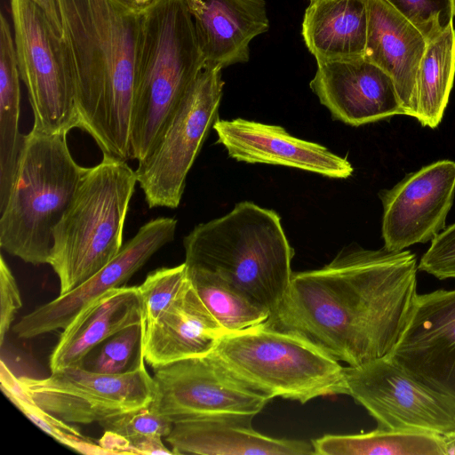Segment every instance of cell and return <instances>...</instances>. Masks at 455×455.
Listing matches in <instances>:
<instances>
[{"instance_id": "3", "label": "cell", "mask_w": 455, "mask_h": 455, "mask_svg": "<svg viewBox=\"0 0 455 455\" xmlns=\"http://www.w3.org/2000/svg\"><path fill=\"white\" fill-rule=\"evenodd\" d=\"M188 267L211 271L271 315L291 279L294 250L273 210L237 203L226 215L196 226L183 239Z\"/></svg>"}, {"instance_id": "15", "label": "cell", "mask_w": 455, "mask_h": 455, "mask_svg": "<svg viewBox=\"0 0 455 455\" xmlns=\"http://www.w3.org/2000/svg\"><path fill=\"white\" fill-rule=\"evenodd\" d=\"M389 357L424 385L455 400V289L418 294Z\"/></svg>"}, {"instance_id": "17", "label": "cell", "mask_w": 455, "mask_h": 455, "mask_svg": "<svg viewBox=\"0 0 455 455\" xmlns=\"http://www.w3.org/2000/svg\"><path fill=\"white\" fill-rule=\"evenodd\" d=\"M218 143L237 161L297 168L333 179H346L351 164L325 147L291 136L284 128L243 118L218 119Z\"/></svg>"}, {"instance_id": "8", "label": "cell", "mask_w": 455, "mask_h": 455, "mask_svg": "<svg viewBox=\"0 0 455 455\" xmlns=\"http://www.w3.org/2000/svg\"><path fill=\"white\" fill-rule=\"evenodd\" d=\"M222 69L204 65L151 152L139 162L135 173L149 208L180 205L188 172L219 119Z\"/></svg>"}, {"instance_id": "7", "label": "cell", "mask_w": 455, "mask_h": 455, "mask_svg": "<svg viewBox=\"0 0 455 455\" xmlns=\"http://www.w3.org/2000/svg\"><path fill=\"white\" fill-rule=\"evenodd\" d=\"M213 352L238 377L300 403L347 395L345 367L306 338L267 323L224 334Z\"/></svg>"}, {"instance_id": "5", "label": "cell", "mask_w": 455, "mask_h": 455, "mask_svg": "<svg viewBox=\"0 0 455 455\" xmlns=\"http://www.w3.org/2000/svg\"><path fill=\"white\" fill-rule=\"evenodd\" d=\"M66 134H25L8 201L0 212V246L32 265L48 264L53 230L89 170L73 158Z\"/></svg>"}, {"instance_id": "32", "label": "cell", "mask_w": 455, "mask_h": 455, "mask_svg": "<svg viewBox=\"0 0 455 455\" xmlns=\"http://www.w3.org/2000/svg\"><path fill=\"white\" fill-rule=\"evenodd\" d=\"M104 431L128 437L135 435H159L165 437L173 423L160 414L152 405L109 417L99 422Z\"/></svg>"}, {"instance_id": "14", "label": "cell", "mask_w": 455, "mask_h": 455, "mask_svg": "<svg viewBox=\"0 0 455 455\" xmlns=\"http://www.w3.org/2000/svg\"><path fill=\"white\" fill-rule=\"evenodd\" d=\"M177 220L160 217L141 226L119 252L92 277L72 291L25 315L13 326L21 339L64 329L78 312L104 292L124 283L162 247L172 242Z\"/></svg>"}, {"instance_id": "21", "label": "cell", "mask_w": 455, "mask_h": 455, "mask_svg": "<svg viewBox=\"0 0 455 455\" xmlns=\"http://www.w3.org/2000/svg\"><path fill=\"white\" fill-rule=\"evenodd\" d=\"M164 439L173 454H315L312 443L273 438L255 431L251 421L232 419L174 422Z\"/></svg>"}, {"instance_id": "19", "label": "cell", "mask_w": 455, "mask_h": 455, "mask_svg": "<svg viewBox=\"0 0 455 455\" xmlns=\"http://www.w3.org/2000/svg\"><path fill=\"white\" fill-rule=\"evenodd\" d=\"M189 279L178 297L143 332V356L153 369L212 352L226 334Z\"/></svg>"}, {"instance_id": "11", "label": "cell", "mask_w": 455, "mask_h": 455, "mask_svg": "<svg viewBox=\"0 0 455 455\" xmlns=\"http://www.w3.org/2000/svg\"><path fill=\"white\" fill-rule=\"evenodd\" d=\"M347 395L376 420L378 428L455 433V400L424 385L390 357L345 367Z\"/></svg>"}, {"instance_id": "36", "label": "cell", "mask_w": 455, "mask_h": 455, "mask_svg": "<svg viewBox=\"0 0 455 455\" xmlns=\"http://www.w3.org/2000/svg\"><path fill=\"white\" fill-rule=\"evenodd\" d=\"M46 14L55 32L62 37V26L57 0H32Z\"/></svg>"}, {"instance_id": "1", "label": "cell", "mask_w": 455, "mask_h": 455, "mask_svg": "<svg viewBox=\"0 0 455 455\" xmlns=\"http://www.w3.org/2000/svg\"><path fill=\"white\" fill-rule=\"evenodd\" d=\"M417 270L410 251L349 246L321 268L292 274L266 323L349 366L388 356L416 303Z\"/></svg>"}, {"instance_id": "20", "label": "cell", "mask_w": 455, "mask_h": 455, "mask_svg": "<svg viewBox=\"0 0 455 455\" xmlns=\"http://www.w3.org/2000/svg\"><path fill=\"white\" fill-rule=\"evenodd\" d=\"M368 33L364 58L394 80L404 115L415 117L416 77L427 41L385 0H366Z\"/></svg>"}, {"instance_id": "33", "label": "cell", "mask_w": 455, "mask_h": 455, "mask_svg": "<svg viewBox=\"0 0 455 455\" xmlns=\"http://www.w3.org/2000/svg\"><path fill=\"white\" fill-rule=\"evenodd\" d=\"M418 269L437 279H455V223L448 226L431 241L422 255Z\"/></svg>"}, {"instance_id": "35", "label": "cell", "mask_w": 455, "mask_h": 455, "mask_svg": "<svg viewBox=\"0 0 455 455\" xmlns=\"http://www.w3.org/2000/svg\"><path fill=\"white\" fill-rule=\"evenodd\" d=\"M22 307L16 280L4 257L0 259V345L13 322L16 312Z\"/></svg>"}, {"instance_id": "10", "label": "cell", "mask_w": 455, "mask_h": 455, "mask_svg": "<svg viewBox=\"0 0 455 455\" xmlns=\"http://www.w3.org/2000/svg\"><path fill=\"white\" fill-rule=\"evenodd\" d=\"M154 408L172 423L251 421L272 399L233 372L213 352L154 369Z\"/></svg>"}, {"instance_id": "26", "label": "cell", "mask_w": 455, "mask_h": 455, "mask_svg": "<svg viewBox=\"0 0 455 455\" xmlns=\"http://www.w3.org/2000/svg\"><path fill=\"white\" fill-rule=\"evenodd\" d=\"M317 455H447L443 436L377 428L354 435H325L312 441Z\"/></svg>"}, {"instance_id": "29", "label": "cell", "mask_w": 455, "mask_h": 455, "mask_svg": "<svg viewBox=\"0 0 455 455\" xmlns=\"http://www.w3.org/2000/svg\"><path fill=\"white\" fill-rule=\"evenodd\" d=\"M141 323L128 326L95 346L78 367L101 374H122L139 367L143 356Z\"/></svg>"}, {"instance_id": "25", "label": "cell", "mask_w": 455, "mask_h": 455, "mask_svg": "<svg viewBox=\"0 0 455 455\" xmlns=\"http://www.w3.org/2000/svg\"><path fill=\"white\" fill-rule=\"evenodd\" d=\"M455 77V29L450 25L427 42L416 77L418 122L432 129L441 123Z\"/></svg>"}, {"instance_id": "13", "label": "cell", "mask_w": 455, "mask_h": 455, "mask_svg": "<svg viewBox=\"0 0 455 455\" xmlns=\"http://www.w3.org/2000/svg\"><path fill=\"white\" fill-rule=\"evenodd\" d=\"M455 196V162L439 160L408 173L379 193L383 206L384 248L403 251L445 228Z\"/></svg>"}, {"instance_id": "18", "label": "cell", "mask_w": 455, "mask_h": 455, "mask_svg": "<svg viewBox=\"0 0 455 455\" xmlns=\"http://www.w3.org/2000/svg\"><path fill=\"white\" fill-rule=\"evenodd\" d=\"M205 64L247 62L250 43L269 28L264 0H184Z\"/></svg>"}, {"instance_id": "22", "label": "cell", "mask_w": 455, "mask_h": 455, "mask_svg": "<svg viewBox=\"0 0 455 455\" xmlns=\"http://www.w3.org/2000/svg\"><path fill=\"white\" fill-rule=\"evenodd\" d=\"M137 323H141L138 286L124 285L104 292L63 329L50 356L51 371L77 366L95 346Z\"/></svg>"}, {"instance_id": "34", "label": "cell", "mask_w": 455, "mask_h": 455, "mask_svg": "<svg viewBox=\"0 0 455 455\" xmlns=\"http://www.w3.org/2000/svg\"><path fill=\"white\" fill-rule=\"evenodd\" d=\"M159 435H135L124 437L105 431L99 444L112 454H173Z\"/></svg>"}, {"instance_id": "39", "label": "cell", "mask_w": 455, "mask_h": 455, "mask_svg": "<svg viewBox=\"0 0 455 455\" xmlns=\"http://www.w3.org/2000/svg\"><path fill=\"white\" fill-rule=\"evenodd\" d=\"M309 3L313 2V1H315V0H307Z\"/></svg>"}, {"instance_id": "38", "label": "cell", "mask_w": 455, "mask_h": 455, "mask_svg": "<svg viewBox=\"0 0 455 455\" xmlns=\"http://www.w3.org/2000/svg\"><path fill=\"white\" fill-rule=\"evenodd\" d=\"M443 438L446 443L447 455H455V433L443 436Z\"/></svg>"}, {"instance_id": "2", "label": "cell", "mask_w": 455, "mask_h": 455, "mask_svg": "<svg viewBox=\"0 0 455 455\" xmlns=\"http://www.w3.org/2000/svg\"><path fill=\"white\" fill-rule=\"evenodd\" d=\"M70 60L79 128L103 155L131 158L142 12L117 0H57Z\"/></svg>"}, {"instance_id": "12", "label": "cell", "mask_w": 455, "mask_h": 455, "mask_svg": "<svg viewBox=\"0 0 455 455\" xmlns=\"http://www.w3.org/2000/svg\"><path fill=\"white\" fill-rule=\"evenodd\" d=\"M34 403L65 423L90 424L140 409L156 395L144 363L122 374H101L78 366L44 379L19 378Z\"/></svg>"}, {"instance_id": "9", "label": "cell", "mask_w": 455, "mask_h": 455, "mask_svg": "<svg viewBox=\"0 0 455 455\" xmlns=\"http://www.w3.org/2000/svg\"><path fill=\"white\" fill-rule=\"evenodd\" d=\"M20 78L32 108V129L68 134L79 128L68 53L44 11L32 0H10Z\"/></svg>"}, {"instance_id": "28", "label": "cell", "mask_w": 455, "mask_h": 455, "mask_svg": "<svg viewBox=\"0 0 455 455\" xmlns=\"http://www.w3.org/2000/svg\"><path fill=\"white\" fill-rule=\"evenodd\" d=\"M1 388L4 395L35 425L59 443L84 454H111L100 444L80 434L68 423L57 419L37 404L7 365L0 363Z\"/></svg>"}, {"instance_id": "24", "label": "cell", "mask_w": 455, "mask_h": 455, "mask_svg": "<svg viewBox=\"0 0 455 455\" xmlns=\"http://www.w3.org/2000/svg\"><path fill=\"white\" fill-rule=\"evenodd\" d=\"M20 74L14 39L4 14L0 18V212L8 201L25 134L20 132Z\"/></svg>"}, {"instance_id": "30", "label": "cell", "mask_w": 455, "mask_h": 455, "mask_svg": "<svg viewBox=\"0 0 455 455\" xmlns=\"http://www.w3.org/2000/svg\"><path fill=\"white\" fill-rule=\"evenodd\" d=\"M188 281L187 266L162 267L149 273L138 286L144 331L173 302Z\"/></svg>"}, {"instance_id": "27", "label": "cell", "mask_w": 455, "mask_h": 455, "mask_svg": "<svg viewBox=\"0 0 455 455\" xmlns=\"http://www.w3.org/2000/svg\"><path fill=\"white\" fill-rule=\"evenodd\" d=\"M188 277L196 292L227 333L266 323L271 313L253 302L219 275L188 267Z\"/></svg>"}, {"instance_id": "4", "label": "cell", "mask_w": 455, "mask_h": 455, "mask_svg": "<svg viewBox=\"0 0 455 455\" xmlns=\"http://www.w3.org/2000/svg\"><path fill=\"white\" fill-rule=\"evenodd\" d=\"M205 65L184 0L142 12L131 127V158L143 160Z\"/></svg>"}, {"instance_id": "6", "label": "cell", "mask_w": 455, "mask_h": 455, "mask_svg": "<svg viewBox=\"0 0 455 455\" xmlns=\"http://www.w3.org/2000/svg\"><path fill=\"white\" fill-rule=\"evenodd\" d=\"M137 183L124 160L103 155L89 167L53 230L48 264L59 277L60 294L81 285L119 252Z\"/></svg>"}, {"instance_id": "16", "label": "cell", "mask_w": 455, "mask_h": 455, "mask_svg": "<svg viewBox=\"0 0 455 455\" xmlns=\"http://www.w3.org/2000/svg\"><path fill=\"white\" fill-rule=\"evenodd\" d=\"M309 86L333 119L352 126L404 115L393 78L364 57L317 63Z\"/></svg>"}, {"instance_id": "31", "label": "cell", "mask_w": 455, "mask_h": 455, "mask_svg": "<svg viewBox=\"0 0 455 455\" xmlns=\"http://www.w3.org/2000/svg\"><path fill=\"white\" fill-rule=\"evenodd\" d=\"M385 1L411 21L427 42L453 24L455 0Z\"/></svg>"}, {"instance_id": "37", "label": "cell", "mask_w": 455, "mask_h": 455, "mask_svg": "<svg viewBox=\"0 0 455 455\" xmlns=\"http://www.w3.org/2000/svg\"><path fill=\"white\" fill-rule=\"evenodd\" d=\"M126 7L136 11V12H143L148 9L149 6L154 4L158 0H117Z\"/></svg>"}, {"instance_id": "23", "label": "cell", "mask_w": 455, "mask_h": 455, "mask_svg": "<svg viewBox=\"0 0 455 455\" xmlns=\"http://www.w3.org/2000/svg\"><path fill=\"white\" fill-rule=\"evenodd\" d=\"M367 33L366 0H315L305 11L302 36L317 63L363 57Z\"/></svg>"}]
</instances>
